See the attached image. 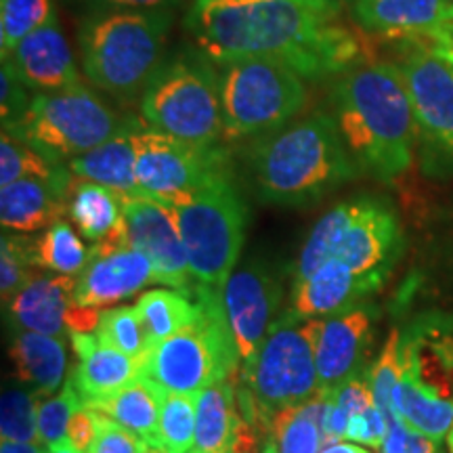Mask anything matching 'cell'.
I'll return each mask as SVG.
<instances>
[{"mask_svg":"<svg viewBox=\"0 0 453 453\" xmlns=\"http://www.w3.org/2000/svg\"><path fill=\"white\" fill-rule=\"evenodd\" d=\"M324 321L288 311L273 321L250 364L242 365L240 407L254 426H269L277 413L307 403L319 393L317 342Z\"/></svg>","mask_w":453,"mask_h":453,"instance_id":"5","label":"cell"},{"mask_svg":"<svg viewBox=\"0 0 453 453\" xmlns=\"http://www.w3.org/2000/svg\"><path fill=\"white\" fill-rule=\"evenodd\" d=\"M34 393L19 387L3 390L0 403V433L4 441L19 443H41L38 433V405L34 403Z\"/></svg>","mask_w":453,"mask_h":453,"instance_id":"40","label":"cell"},{"mask_svg":"<svg viewBox=\"0 0 453 453\" xmlns=\"http://www.w3.org/2000/svg\"><path fill=\"white\" fill-rule=\"evenodd\" d=\"M120 200L127 243L150 258L156 283L173 286L177 288V292L194 296L196 288H191L194 277L187 263L177 219L170 206L145 194L120 196Z\"/></svg>","mask_w":453,"mask_h":453,"instance_id":"14","label":"cell"},{"mask_svg":"<svg viewBox=\"0 0 453 453\" xmlns=\"http://www.w3.org/2000/svg\"><path fill=\"white\" fill-rule=\"evenodd\" d=\"M330 3H332V4H336L338 9H342V7H347V4L350 7V4H353L355 0H330Z\"/></svg>","mask_w":453,"mask_h":453,"instance_id":"56","label":"cell"},{"mask_svg":"<svg viewBox=\"0 0 453 453\" xmlns=\"http://www.w3.org/2000/svg\"><path fill=\"white\" fill-rule=\"evenodd\" d=\"M173 11L93 9L78 30L87 81L120 101L141 99L166 57Z\"/></svg>","mask_w":453,"mask_h":453,"instance_id":"4","label":"cell"},{"mask_svg":"<svg viewBox=\"0 0 453 453\" xmlns=\"http://www.w3.org/2000/svg\"><path fill=\"white\" fill-rule=\"evenodd\" d=\"M164 395L166 393L154 380L139 376L137 380L118 390L116 395L93 401V403H87V407L111 418L113 422L128 428L130 433L137 434L145 443L160 445L157 424H160Z\"/></svg>","mask_w":453,"mask_h":453,"instance_id":"26","label":"cell"},{"mask_svg":"<svg viewBox=\"0 0 453 453\" xmlns=\"http://www.w3.org/2000/svg\"><path fill=\"white\" fill-rule=\"evenodd\" d=\"M243 162L257 196L275 206H309L359 174L324 110L252 139Z\"/></svg>","mask_w":453,"mask_h":453,"instance_id":"3","label":"cell"},{"mask_svg":"<svg viewBox=\"0 0 453 453\" xmlns=\"http://www.w3.org/2000/svg\"><path fill=\"white\" fill-rule=\"evenodd\" d=\"M147 127L143 120L133 122L116 137L105 141L104 145L95 147L88 154L72 157L65 164L70 173L78 179L93 180L116 191L120 196H141L137 180V143L134 134Z\"/></svg>","mask_w":453,"mask_h":453,"instance_id":"25","label":"cell"},{"mask_svg":"<svg viewBox=\"0 0 453 453\" xmlns=\"http://www.w3.org/2000/svg\"><path fill=\"white\" fill-rule=\"evenodd\" d=\"M350 13L367 32L433 38L453 21V4L449 0H355Z\"/></svg>","mask_w":453,"mask_h":453,"instance_id":"21","label":"cell"},{"mask_svg":"<svg viewBox=\"0 0 453 453\" xmlns=\"http://www.w3.org/2000/svg\"><path fill=\"white\" fill-rule=\"evenodd\" d=\"M67 214L84 240L101 243L124 223L120 194L87 179H73L67 191Z\"/></svg>","mask_w":453,"mask_h":453,"instance_id":"29","label":"cell"},{"mask_svg":"<svg viewBox=\"0 0 453 453\" xmlns=\"http://www.w3.org/2000/svg\"><path fill=\"white\" fill-rule=\"evenodd\" d=\"M141 120L191 145L223 141L219 67L200 49L170 55L141 95Z\"/></svg>","mask_w":453,"mask_h":453,"instance_id":"7","label":"cell"},{"mask_svg":"<svg viewBox=\"0 0 453 453\" xmlns=\"http://www.w3.org/2000/svg\"><path fill=\"white\" fill-rule=\"evenodd\" d=\"M55 15L50 0H0V55L9 57L17 44Z\"/></svg>","mask_w":453,"mask_h":453,"instance_id":"36","label":"cell"},{"mask_svg":"<svg viewBox=\"0 0 453 453\" xmlns=\"http://www.w3.org/2000/svg\"><path fill=\"white\" fill-rule=\"evenodd\" d=\"M97 338L107 347H113L122 353L141 361L147 353V336L143 321H141L137 307L110 309L101 313L97 327Z\"/></svg>","mask_w":453,"mask_h":453,"instance_id":"39","label":"cell"},{"mask_svg":"<svg viewBox=\"0 0 453 453\" xmlns=\"http://www.w3.org/2000/svg\"><path fill=\"white\" fill-rule=\"evenodd\" d=\"M382 453H437L434 441L407 426L399 416L388 420V434Z\"/></svg>","mask_w":453,"mask_h":453,"instance_id":"46","label":"cell"},{"mask_svg":"<svg viewBox=\"0 0 453 453\" xmlns=\"http://www.w3.org/2000/svg\"><path fill=\"white\" fill-rule=\"evenodd\" d=\"M17 376L30 384L36 396H47L64 380L67 355L59 338L38 332H19L11 344Z\"/></svg>","mask_w":453,"mask_h":453,"instance_id":"28","label":"cell"},{"mask_svg":"<svg viewBox=\"0 0 453 453\" xmlns=\"http://www.w3.org/2000/svg\"><path fill=\"white\" fill-rule=\"evenodd\" d=\"M223 141L257 139L288 127L307 105L304 78L265 57L217 64Z\"/></svg>","mask_w":453,"mask_h":453,"instance_id":"9","label":"cell"},{"mask_svg":"<svg viewBox=\"0 0 453 453\" xmlns=\"http://www.w3.org/2000/svg\"><path fill=\"white\" fill-rule=\"evenodd\" d=\"M97 437V420H95V411L82 405L81 410L72 416L70 426H67V441L76 447L81 453H88L90 447Z\"/></svg>","mask_w":453,"mask_h":453,"instance_id":"47","label":"cell"},{"mask_svg":"<svg viewBox=\"0 0 453 453\" xmlns=\"http://www.w3.org/2000/svg\"><path fill=\"white\" fill-rule=\"evenodd\" d=\"M332 116L359 173L395 180L418 143L410 90L396 64H355L332 84Z\"/></svg>","mask_w":453,"mask_h":453,"instance_id":"2","label":"cell"},{"mask_svg":"<svg viewBox=\"0 0 453 453\" xmlns=\"http://www.w3.org/2000/svg\"><path fill=\"white\" fill-rule=\"evenodd\" d=\"M240 424L235 390L229 382L202 390L196 401V443L191 453H235Z\"/></svg>","mask_w":453,"mask_h":453,"instance_id":"27","label":"cell"},{"mask_svg":"<svg viewBox=\"0 0 453 453\" xmlns=\"http://www.w3.org/2000/svg\"><path fill=\"white\" fill-rule=\"evenodd\" d=\"M32 99V90L17 78L13 67L3 61V70H0V122H3V128L15 127L26 116Z\"/></svg>","mask_w":453,"mask_h":453,"instance_id":"43","label":"cell"},{"mask_svg":"<svg viewBox=\"0 0 453 453\" xmlns=\"http://www.w3.org/2000/svg\"><path fill=\"white\" fill-rule=\"evenodd\" d=\"M373 405V393L370 384V370L342 384L336 393H332L330 413L326 420V445L340 443L347 434L349 420L355 413L365 411Z\"/></svg>","mask_w":453,"mask_h":453,"instance_id":"38","label":"cell"},{"mask_svg":"<svg viewBox=\"0 0 453 453\" xmlns=\"http://www.w3.org/2000/svg\"><path fill=\"white\" fill-rule=\"evenodd\" d=\"M447 443H449V451L453 453V426L449 430V434H447Z\"/></svg>","mask_w":453,"mask_h":453,"instance_id":"57","label":"cell"},{"mask_svg":"<svg viewBox=\"0 0 453 453\" xmlns=\"http://www.w3.org/2000/svg\"><path fill=\"white\" fill-rule=\"evenodd\" d=\"M393 407L407 426L439 443L453 426V313L411 321L399 340Z\"/></svg>","mask_w":453,"mask_h":453,"instance_id":"6","label":"cell"},{"mask_svg":"<svg viewBox=\"0 0 453 453\" xmlns=\"http://www.w3.org/2000/svg\"><path fill=\"white\" fill-rule=\"evenodd\" d=\"M95 420H97V437L88 453H143L147 443L128 428L97 411Z\"/></svg>","mask_w":453,"mask_h":453,"instance_id":"44","label":"cell"},{"mask_svg":"<svg viewBox=\"0 0 453 453\" xmlns=\"http://www.w3.org/2000/svg\"><path fill=\"white\" fill-rule=\"evenodd\" d=\"M373 317L372 304H357L330 315L321 324L317 342V380L319 393H336L349 380L365 370L367 350L372 344Z\"/></svg>","mask_w":453,"mask_h":453,"instance_id":"18","label":"cell"},{"mask_svg":"<svg viewBox=\"0 0 453 453\" xmlns=\"http://www.w3.org/2000/svg\"><path fill=\"white\" fill-rule=\"evenodd\" d=\"M93 248H87L72 229L70 223L59 219L47 226L42 237L34 242L36 267L53 271L57 275H81L88 265Z\"/></svg>","mask_w":453,"mask_h":453,"instance_id":"33","label":"cell"},{"mask_svg":"<svg viewBox=\"0 0 453 453\" xmlns=\"http://www.w3.org/2000/svg\"><path fill=\"white\" fill-rule=\"evenodd\" d=\"M410 90L424 173L453 177V65L428 49L396 64Z\"/></svg>","mask_w":453,"mask_h":453,"instance_id":"13","label":"cell"},{"mask_svg":"<svg viewBox=\"0 0 453 453\" xmlns=\"http://www.w3.org/2000/svg\"><path fill=\"white\" fill-rule=\"evenodd\" d=\"M378 288L376 281L357 275L342 260L330 258L309 280L294 286L292 311L307 317H330L361 304Z\"/></svg>","mask_w":453,"mask_h":453,"instance_id":"23","label":"cell"},{"mask_svg":"<svg viewBox=\"0 0 453 453\" xmlns=\"http://www.w3.org/2000/svg\"><path fill=\"white\" fill-rule=\"evenodd\" d=\"M3 61L13 67L17 78L34 95L57 93L81 84L76 59L57 13L47 24L26 36Z\"/></svg>","mask_w":453,"mask_h":453,"instance_id":"19","label":"cell"},{"mask_svg":"<svg viewBox=\"0 0 453 453\" xmlns=\"http://www.w3.org/2000/svg\"><path fill=\"white\" fill-rule=\"evenodd\" d=\"M170 211L183 237L196 292L223 294L240 258L248 219L234 174L219 179L183 203H174Z\"/></svg>","mask_w":453,"mask_h":453,"instance_id":"10","label":"cell"},{"mask_svg":"<svg viewBox=\"0 0 453 453\" xmlns=\"http://www.w3.org/2000/svg\"><path fill=\"white\" fill-rule=\"evenodd\" d=\"M387 434H388L387 416H384V413L376 407V403H373L372 407H367L365 411L355 413V416L350 418L344 439L355 441V443L370 445V447H382Z\"/></svg>","mask_w":453,"mask_h":453,"instance_id":"45","label":"cell"},{"mask_svg":"<svg viewBox=\"0 0 453 453\" xmlns=\"http://www.w3.org/2000/svg\"><path fill=\"white\" fill-rule=\"evenodd\" d=\"M403 252V231L393 206L382 197H357V212L334 258L357 275L382 286Z\"/></svg>","mask_w":453,"mask_h":453,"instance_id":"15","label":"cell"},{"mask_svg":"<svg viewBox=\"0 0 453 453\" xmlns=\"http://www.w3.org/2000/svg\"><path fill=\"white\" fill-rule=\"evenodd\" d=\"M340 11L330 0H194L183 24L214 64L265 57L326 81L359 64Z\"/></svg>","mask_w":453,"mask_h":453,"instance_id":"1","label":"cell"},{"mask_svg":"<svg viewBox=\"0 0 453 453\" xmlns=\"http://www.w3.org/2000/svg\"><path fill=\"white\" fill-rule=\"evenodd\" d=\"M143 453H168V451L164 449L162 445H150V443H147V447L143 449Z\"/></svg>","mask_w":453,"mask_h":453,"instance_id":"55","label":"cell"},{"mask_svg":"<svg viewBox=\"0 0 453 453\" xmlns=\"http://www.w3.org/2000/svg\"><path fill=\"white\" fill-rule=\"evenodd\" d=\"M248 453H277L275 439H265L263 443H260L258 447H254V449L248 451Z\"/></svg>","mask_w":453,"mask_h":453,"instance_id":"54","label":"cell"},{"mask_svg":"<svg viewBox=\"0 0 453 453\" xmlns=\"http://www.w3.org/2000/svg\"><path fill=\"white\" fill-rule=\"evenodd\" d=\"M428 41H430L428 50H433L434 55L453 65V21L451 24H447L443 30L434 34L433 38H428Z\"/></svg>","mask_w":453,"mask_h":453,"instance_id":"50","label":"cell"},{"mask_svg":"<svg viewBox=\"0 0 453 453\" xmlns=\"http://www.w3.org/2000/svg\"><path fill=\"white\" fill-rule=\"evenodd\" d=\"M197 395L166 393L160 410L157 437L168 453H191L196 443Z\"/></svg>","mask_w":453,"mask_h":453,"instance_id":"35","label":"cell"},{"mask_svg":"<svg viewBox=\"0 0 453 453\" xmlns=\"http://www.w3.org/2000/svg\"><path fill=\"white\" fill-rule=\"evenodd\" d=\"M82 396L73 384H67L59 395L38 403V433H41V443L47 447L67 439V426H70L72 416L81 410Z\"/></svg>","mask_w":453,"mask_h":453,"instance_id":"41","label":"cell"},{"mask_svg":"<svg viewBox=\"0 0 453 453\" xmlns=\"http://www.w3.org/2000/svg\"><path fill=\"white\" fill-rule=\"evenodd\" d=\"M32 267H36L34 240L4 231L0 240V292L4 304L11 303L32 281Z\"/></svg>","mask_w":453,"mask_h":453,"instance_id":"37","label":"cell"},{"mask_svg":"<svg viewBox=\"0 0 453 453\" xmlns=\"http://www.w3.org/2000/svg\"><path fill=\"white\" fill-rule=\"evenodd\" d=\"M67 166L50 162L47 156L11 137L3 130L0 137V187H7L21 179H55L64 174Z\"/></svg>","mask_w":453,"mask_h":453,"instance_id":"34","label":"cell"},{"mask_svg":"<svg viewBox=\"0 0 453 453\" xmlns=\"http://www.w3.org/2000/svg\"><path fill=\"white\" fill-rule=\"evenodd\" d=\"M332 395L317 393L307 403L277 413L271 424L277 453H319L326 445V420Z\"/></svg>","mask_w":453,"mask_h":453,"instance_id":"30","label":"cell"},{"mask_svg":"<svg viewBox=\"0 0 453 453\" xmlns=\"http://www.w3.org/2000/svg\"><path fill=\"white\" fill-rule=\"evenodd\" d=\"M399 340L401 332L393 330L387 342H384L382 353L370 370V384L373 393V403L380 410L387 420L396 418L393 407V390L399 380Z\"/></svg>","mask_w":453,"mask_h":453,"instance_id":"42","label":"cell"},{"mask_svg":"<svg viewBox=\"0 0 453 453\" xmlns=\"http://www.w3.org/2000/svg\"><path fill=\"white\" fill-rule=\"evenodd\" d=\"M101 321V311L97 307H87V304L73 303L67 309L65 326L70 334H95Z\"/></svg>","mask_w":453,"mask_h":453,"instance_id":"48","label":"cell"},{"mask_svg":"<svg viewBox=\"0 0 453 453\" xmlns=\"http://www.w3.org/2000/svg\"><path fill=\"white\" fill-rule=\"evenodd\" d=\"M156 283L150 258L127 243L124 223L118 231L95 243L88 265L76 275V303L87 307H107Z\"/></svg>","mask_w":453,"mask_h":453,"instance_id":"17","label":"cell"},{"mask_svg":"<svg viewBox=\"0 0 453 453\" xmlns=\"http://www.w3.org/2000/svg\"><path fill=\"white\" fill-rule=\"evenodd\" d=\"M70 168L55 179H21L0 187V223L4 231L32 234L57 223L67 212Z\"/></svg>","mask_w":453,"mask_h":453,"instance_id":"20","label":"cell"},{"mask_svg":"<svg viewBox=\"0 0 453 453\" xmlns=\"http://www.w3.org/2000/svg\"><path fill=\"white\" fill-rule=\"evenodd\" d=\"M319 453H370V451H365L364 447H357L350 443H334V445H326Z\"/></svg>","mask_w":453,"mask_h":453,"instance_id":"52","label":"cell"},{"mask_svg":"<svg viewBox=\"0 0 453 453\" xmlns=\"http://www.w3.org/2000/svg\"><path fill=\"white\" fill-rule=\"evenodd\" d=\"M196 303L194 324L151 347L139 361L141 376L154 380L164 393L200 395L225 382L242 364L223 294L196 292Z\"/></svg>","mask_w":453,"mask_h":453,"instance_id":"8","label":"cell"},{"mask_svg":"<svg viewBox=\"0 0 453 453\" xmlns=\"http://www.w3.org/2000/svg\"><path fill=\"white\" fill-rule=\"evenodd\" d=\"M78 364L73 365L70 380L76 387L82 403L105 399L128 387L141 376V364L122 350L107 347L97 334H70Z\"/></svg>","mask_w":453,"mask_h":453,"instance_id":"22","label":"cell"},{"mask_svg":"<svg viewBox=\"0 0 453 453\" xmlns=\"http://www.w3.org/2000/svg\"><path fill=\"white\" fill-rule=\"evenodd\" d=\"M141 321H143L147 350L164 342L174 334L191 326L197 317V303H191L183 292L150 290L139 296L137 304Z\"/></svg>","mask_w":453,"mask_h":453,"instance_id":"32","label":"cell"},{"mask_svg":"<svg viewBox=\"0 0 453 453\" xmlns=\"http://www.w3.org/2000/svg\"><path fill=\"white\" fill-rule=\"evenodd\" d=\"M0 453H47V449H42V443H19V441L3 439Z\"/></svg>","mask_w":453,"mask_h":453,"instance_id":"51","label":"cell"},{"mask_svg":"<svg viewBox=\"0 0 453 453\" xmlns=\"http://www.w3.org/2000/svg\"><path fill=\"white\" fill-rule=\"evenodd\" d=\"M134 143L141 191L166 206L183 203L234 174L229 151L220 145H191L150 127L134 134Z\"/></svg>","mask_w":453,"mask_h":453,"instance_id":"12","label":"cell"},{"mask_svg":"<svg viewBox=\"0 0 453 453\" xmlns=\"http://www.w3.org/2000/svg\"><path fill=\"white\" fill-rule=\"evenodd\" d=\"M223 304L242 365L250 364L275 321L281 304V283L263 263H248L226 280Z\"/></svg>","mask_w":453,"mask_h":453,"instance_id":"16","label":"cell"},{"mask_svg":"<svg viewBox=\"0 0 453 453\" xmlns=\"http://www.w3.org/2000/svg\"><path fill=\"white\" fill-rule=\"evenodd\" d=\"M47 453H81V451H78L76 447L70 443V441L64 439V441H59V443L47 447Z\"/></svg>","mask_w":453,"mask_h":453,"instance_id":"53","label":"cell"},{"mask_svg":"<svg viewBox=\"0 0 453 453\" xmlns=\"http://www.w3.org/2000/svg\"><path fill=\"white\" fill-rule=\"evenodd\" d=\"M76 303V280L72 275L32 277V281L9 303L13 326L24 332L61 336L67 309Z\"/></svg>","mask_w":453,"mask_h":453,"instance_id":"24","label":"cell"},{"mask_svg":"<svg viewBox=\"0 0 453 453\" xmlns=\"http://www.w3.org/2000/svg\"><path fill=\"white\" fill-rule=\"evenodd\" d=\"M357 212V197L349 202L336 203L324 217L317 220L313 229L304 242L303 250L298 254L296 265H294V286L300 281L309 280L315 271H319L327 260L334 258L340 242L353 223Z\"/></svg>","mask_w":453,"mask_h":453,"instance_id":"31","label":"cell"},{"mask_svg":"<svg viewBox=\"0 0 453 453\" xmlns=\"http://www.w3.org/2000/svg\"><path fill=\"white\" fill-rule=\"evenodd\" d=\"M139 118L113 111L87 84L34 95L26 116L15 127L3 128L47 156L50 162H70L116 137Z\"/></svg>","mask_w":453,"mask_h":453,"instance_id":"11","label":"cell"},{"mask_svg":"<svg viewBox=\"0 0 453 453\" xmlns=\"http://www.w3.org/2000/svg\"><path fill=\"white\" fill-rule=\"evenodd\" d=\"M95 9H130V11H173L183 0H87Z\"/></svg>","mask_w":453,"mask_h":453,"instance_id":"49","label":"cell"}]
</instances>
